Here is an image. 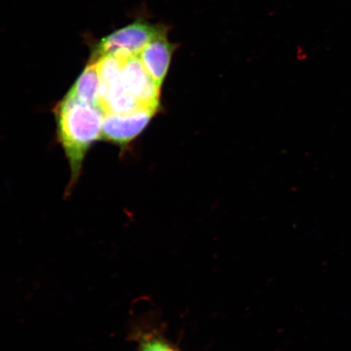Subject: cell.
Returning <instances> with one entry per match:
<instances>
[{"label":"cell","instance_id":"cell-5","mask_svg":"<svg viewBox=\"0 0 351 351\" xmlns=\"http://www.w3.org/2000/svg\"><path fill=\"white\" fill-rule=\"evenodd\" d=\"M174 50V44L169 43L163 29L139 53L149 75L160 88L168 73Z\"/></svg>","mask_w":351,"mask_h":351},{"label":"cell","instance_id":"cell-7","mask_svg":"<svg viewBox=\"0 0 351 351\" xmlns=\"http://www.w3.org/2000/svg\"><path fill=\"white\" fill-rule=\"evenodd\" d=\"M138 351H179L169 342L158 337H145L139 343Z\"/></svg>","mask_w":351,"mask_h":351},{"label":"cell","instance_id":"cell-4","mask_svg":"<svg viewBox=\"0 0 351 351\" xmlns=\"http://www.w3.org/2000/svg\"><path fill=\"white\" fill-rule=\"evenodd\" d=\"M156 110L143 108L128 114H107L104 118L102 137L114 143L124 145L134 139L146 128Z\"/></svg>","mask_w":351,"mask_h":351},{"label":"cell","instance_id":"cell-6","mask_svg":"<svg viewBox=\"0 0 351 351\" xmlns=\"http://www.w3.org/2000/svg\"><path fill=\"white\" fill-rule=\"evenodd\" d=\"M100 78L97 64L91 60L68 93L69 97L99 107Z\"/></svg>","mask_w":351,"mask_h":351},{"label":"cell","instance_id":"cell-3","mask_svg":"<svg viewBox=\"0 0 351 351\" xmlns=\"http://www.w3.org/2000/svg\"><path fill=\"white\" fill-rule=\"evenodd\" d=\"M121 59L123 84L145 107L156 110L159 106L160 87L154 82L145 69L138 55H125L113 52Z\"/></svg>","mask_w":351,"mask_h":351},{"label":"cell","instance_id":"cell-2","mask_svg":"<svg viewBox=\"0 0 351 351\" xmlns=\"http://www.w3.org/2000/svg\"><path fill=\"white\" fill-rule=\"evenodd\" d=\"M163 27H157L143 21H135L126 27L109 35L96 47L94 55L120 52L125 55H138Z\"/></svg>","mask_w":351,"mask_h":351},{"label":"cell","instance_id":"cell-1","mask_svg":"<svg viewBox=\"0 0 351 351\" xmlns=\"http://www.w3.org/2000/svg\"><path fill=\"white\" fill-rule=\"evenodd\" d=\"M55 113L60 143L71 167L72 183H75L87 151L102 135L104 112L66 95Z\"/></svg>","mask_w":351,"mask_h":351}]
</instances>
